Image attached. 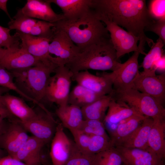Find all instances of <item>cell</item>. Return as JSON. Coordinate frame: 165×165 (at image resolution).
<instances>
[{"label":"cell","instance_id":"obj_1","mask_svg":"<svg viewBox=\"0 0 165 165\" xmlns=\"http://www.w3.org/2000/svg\"><path fill=\"white\" fill-rule=\"evenodd\" d=\"M91 9L95 14L111 20L125 28L129 33L140 38L139 48L144 51L147 43H154L145 33L155 20L144 0H92Z\"/></svg>","mask_w":165,"mask_h":165},{"label":"cell","instance_id":"obj_2","mask_svg":"<svg viewBox=\"0 0 165 165\" xmlns=\"http://www.w3.org/2000/svg\"><path fill=\"white\" fill-rule=\"evenodd\" d=\"M118 59L110 38L87 46L65 66L73 73L89 69L113 72L122 65Z\"/></svg>","mask_w":165,"mask_h":165},{"label":"cell","instance_id":"obj_3","mask_svg":"<svg viewBox=\"0 0 165 165\" xmlns=\"http://www.w3.org/2000/svg\"><path fill=\"white\" fill-rule=\"evenodd\" d=\"M58 66L50 60H39L33 66L10 72L18 89L39 105L45 101L48 81Z\"/></svg>","mask_w":165,"mask_h":165},{"label":"cell","instance_id":"obj_4","mask_svg":"<svg viewBox=\"0 0 165 165\" xmlns=\"http://www.w3.org/2000/svg\"><path fill=\"white\" fill-rule=\"evenodd\" d=\"M54 23V27L65 32L81 51L90 45L110 38L105 26L91 9L88 13L76 20L64 19Z\"/></svg>","mask_w":165,"mask_h":165},{"label":"cell","instance_id":"obj_5","mask_svg":"<svg viewBox=\"0 0 165 165\" xmlns=\"http://www.w3.org/2000/svg\"><path fill=\"white\" fill-rule=\"evenodd\" d=\"M113 98L117 102L135 108L144 116L156 119L165 117V109L157 100L147 94L130 88L113 91Z\"/></svg>","mask_w":165,"mask_h":165},{"label":"cell","instance_id":"obj_6","mask_svg":"<svg viewBox=\"0 0 165 165\" xmlns=\"http://www.w3.org/2000/svg\"><path fill=\"white\" fill-rule=\"evenodd\" d=\"M50 77L46 87L45 101L58 106L68 105L73 73L64 65L58 66Z\"/></svg>","mask_w":165,"mask_h":165},{"label":"cell","instance_id":"obj_7","mask_svg":"<svg viewBox=\"0 0 165 165\" xmlns=\"http://www.w3.org/2000/svg\"><path fill=\"white\" fill-rule=\"evenodd\" d=\"M38 106V111L35 110L32 118L25 121H19L27 131L46 144L51 141L58 124L42 104Z\"/></svg>","mask_w":165,"mask_h":165},{"label":"cell","instance_id":"obj_8","mask_svg":"<svg viewBox=\"0 0 165 165\" xmlns=\"http://www.w3.org/2000/svg\"><path fill=\"white\" fill-rule=\"evenodd\" d=\"M97 18L105 24V27L110 33V38L116 51L118 59L121 56L132 52H137L145 55L138 45L140 38L123 29L112 21L102 16L96 15Z\"/></svg>","mask_w":165,"mask_h":165},{"label":"cell","instance_id":"obj_9","mask_svg":"<svg viewBox=\"0 0 165 165\" xmlns=\"http://www.w3.org/2000/svg\"><path fill=\"white\" fill-rule=\"evenodd\" d=\"M8 28L24 34L51 39L54 23L25 16L20 9L8 23Z\"/></svg>","mask_w":165,"mask_h":165},{"label":"cell","instance_id":"obj_10","mask_svg":"<svg viewBox=\"0 0 165 165\" xmlns=\"http://www.w3.org/2000/svg\"><path fill=\"white\" fill-rule=\"evenodd\" d=\"M140 53L134 52L118 70L111 73L105 72L112 81L113 91L131 88L133 82L139 72L138 58Z\"/></svg>","mask_w":165,"mask_h":165},{"label":"cell","instance_id":"obj_11","mask_svg":"<svg viewBox=\"0 0 165 165\" xmlns=\"http://www.w3.org/2000/svg\"><path fill=\"white\" fill-rule=\"evenodd\" d=\"M53 34L50 43L49 53L54 55L61 65L67 64L79 53L81 49L76 46L64 31L54 27Z\"/></svg>","mask_w":165,"mask_h":165},{"label":"cell","instance_id":"obj_12","mask_svg":"<svg viewBox=\"0 0 165 165\" xmlns=\"http://www.w3.org/2000/svg\"><path fill=\"white\" fill-rule=\"evenodd\" d=\"M131 88L152 97L163 105L165 98V73L148 75L139 72Z\"/></svg>","mask_w":165,"mask_h":165},{"label":"cell","instance_id":"obj_13","mask_svg":"<svg viewBox=\"0 0 165 165\" xmlns=\"http://www.w3.org/2000/svg\"><path fill=\"white\" fill-rule=\"evenodd\" d=\"M95 75L88 70L73 73L72 80L77 84L102 96L112 94V83L105 72Z\"/></svg>","mask_w":165,"mask_h":165},{"label":"cell","instance_id":"obj_14","mask_svg":"<svg viewBox=\"0 0 165 165\" xmlns=\"http://www.w3.org/2000/svg\"><path fill=\"white\" fill-rule=\"evenodd\" d=\"M11 123L0 138V143L13 157L22 147L29 137L26 130L18 119L10 120Z\"/></svg>","mask_w":165,"mask_h":165},{"label":"cell","instance_id":"obj_15","mask_svg":"<svg viewBox=\"0 0 165 165\" xmlns=\"http://www.w3.org/2000/svg\"><path fill=\"white\" fill-rule=\"evenodd\" d=\"M63 128L61 123L58 124L51 141L50 155L53 165H64L74 144L67 136Z\"/></svg>","mask_w":165,"mask_h":165},{"label":"cell","instance_id":"obj_16","mask_svg":"<svg viewBox=\"0 0 165 165\" xmlns=\"http://www.w3.org/2000/svg\"><path fill=\"white\" fill-rule=\"evenodd\" d=\"M121 155L126 165H165L163 159L159 157L149 149L115 147Z\"/></svg>","mask_w":165,"mask_h":165},{"label":"cell","instance_id":"obj_17","mask_svg":"<svg viewBox=\"0 0 165 165\" xmlns=\"http://www.w3.org/2000/svg\"><path fill=\"white\" fill-rule=\"evenodd\" d=\"M141 116L143 115L134 108L118 102L113 98L103 123L106 131L110 135L122 121L134 116Z\"/></svg>","mask_w":165,"mask_h":165},{"label":"cell","instance_id":"obj_18","mask_svg":"<svg viewBox=\"0 0 165 165\" xmlns=\"http://www.w3.org/2000/svg\"><path fill=\"white\" fill-rule=\"evenodd\" d=\"M48 0H27L24 6L20 9L25 16L54 23L64 18L63 14L55 13Z\"/></svg>","mask_w":165,"mask_h":165},{"label":"cell","instance_id":"obj_19","mask_svg":"<svg viewBox=\"0 0 165 165\" xmlns=\"http://www.w3.org/2000/svg\"><path fill=\"white\" fill-rule=\"evenodd\" d=\"M39 59L20 47L6 49L0 66L9 72L35 65Z\"/></svg>","mask_w":165,"mask_h":165},{"label":"cell","instance_id":"obj_20","mask_svg":"<svg viewBox=\"0 0 165 165\" xmlns=\"http://www.w3.org/2000/svg\"><path fill=\"white\" fill-rule=\"evenodd\" d=\"M21 43L20 47L39 60H50L57 64L56 58L49 53V48L51 40L30 35L16 31Z\"/></svg>","mask_w":165,"mask_h":165},{"label":"cell","instance_id":"obj_21","mask_svg":"<svg viewBox=\"0 0 165 165\" xmlns=\"http://www.w3.org/2000/svg\"><path fill=\"white\" fill-rule=\"evenodd\" d=\"M46 144L33 136H29L13 157L27 165H41V152Z\"/></svg>","mask_w":165,"mask_h":165},{"label":"cell","instance_id":"obj_22","mask_svg":"<svg viewBox=\"0 0 165 165\" xmlns=\"http://www.w3.org/2000/svg\"><path fill=\"white\" fill-rule=\"evenodd\" d=\"M61 9L64 20H76L85 15L91 10L92 0H48Z\"/></svg>","mask_w":165,"mask_h":165},{"label":"cell","instance_id":"obj_23","mask_svg":"<svg viewBox=\"0 0 165 165\" xmlns=\"http://www.w3.org/2000/svg\"><path fill=\"white\" fill-rule=\"evenodd\" d=\"M1 99L3 104L10 113L20 122L29 120L36 114L35 110L19 97L7 93L2 96Z\"/></svg>","mask_w":165,"mask_h":165},{"label":"cell","instance_id":"obj_24","mask_svg":"<svg viewBox=\"0 0 165 165\" xmlns=\"http://www.w3.org/2000/svg\"><path fill=\"white\" fill-rule=\"evenodd\" d=\"M150 133L148 149L159 157L164 160L165 158V120L156 119Z\"/></svg>","mask_w":165,"mask_h":165},{"label":"cell","instance_id":"obj_25","mask_svg":"<svg viewBox=\"0 0 165 165\" xmlns=\"http://www.w3.org/2000/svg\"><path fill=\"white\" fill-rule=\"evenodd\" d=\"M146 116H135L120 122L110 135L111 142L115 147L121 146L139 127Z\"/></svg>","mask_w":165,"mask_h":165},{"label":"cell","instance_id":"obj_26","mask_svg":"<svg viewBox=\"0 0 165 165\" xmlns=\"http://www.w3.org/2000/svg\"><path fill=\"white\" fill-rule=\"evenodd\" d=\"M153 123V119L146 117L139 127L121 146L144 150L148 149V139Z\"/></svg>","mask_w":165,"mask_h":165},{"label":"cell","instance_id":"obj_27","mask_svg":"<svg viewBox=\"0 0 165 165\" xmlns=\"http://www.w3.org/2000/svg\"><path fill=\"white\" fill-rule=\"evenodd\" d=\"M55 114L63 127L69 130L78 129L83 120L81 108L73 105L59 106Z\"/></svg>","mask_w":165,"mask_h":165},{"label":"cell","instance_id":"obj_28","mask_svg":"<svg viewBox=\"0 0 165 165\" xmlns=\"http://www.w3.org/2000/svg\"><path fill=\"white\" fill-rule=\"evenodd\" d=\"M112 93L81 108L83 119L97 120L103 122L106 115L105 112L113 98Z\"/></svg>","mask_w":165,"mask_h":165},{"label":"cell","instance_id":"obj_29","mask_svg":"<svg viewBox=\"0 0 165 165\" xmlns=\"http://www.w3.org/2000/svg\"><path fill=\"white\" fill-rule=\"evenodd\" d=\"M104 96L96 94L77 84L70 92L68 103L81 108L94 102Z\"/></svg>","mask_w":165,"mask_h":165},{"label":"cell","instance_id":"obj_30","mask_svg":"<svg viewBox=\"0 0 165 165\" xmlns=\"http://www.w3.org/2000/svg\"><path fill=\"white\" fill-rule=\"evenodd\" d=\"M164 44L162 40L159 38L156 42L150 47V50L146 53L142 63V66L144 69L142 73L147 75L155 74L156 71L152 69V66L154 62L163 55V48Z\"/></svg>","mask_w":165,"mask_h":165},{"label":"cell","instance_id":"obj_31","mask_svg":"<svg viewBox=\"0 0 165 165\" xmlns=\"http://www.w3.org/2000/svg\"><path fill=\"white\" fill-rule=\"evenodd\" d=\"M121 156L114 147L95 155L93 165H122Z\"/></svg>","mask_w":165,"mask_h":165},{"label":"cell","instance_id":"obj_32","mask_svg":"<svg viewBox=\"0 0 165 165\" xmlns=\"http://www.w3.org/2000/svg\"><path fill=\"white\" fill-rule=\"evenodd\" d=\"M77 130L89 135L102 136L110 138L103 122L100 120L83 119Z\"/></svg>","mask_w":165,"mask_h":165},{"label":"cell","instance_id":"obj_33","mask_svg":"<svg viewBox=\"0 0 165 165\" xmlns=\"http://www.w3.org/2000/svg\"><path fill=\"white\" fill-rule=\"evenodd\" d=\"M95 155L81 150L74 142L71 154L64 165H93Z\"/></svg>","mask_w":165,"mask_h":165},{"label":"cell","instance_id":"obj_34","mask_svg":"<svg viewBox=\"0 0 165 165\" xmlns=\"http://www.w3.org/2000/svg\"><path fill=\"white\" fill-rule=\"evenodd\" d=\"M10 30L8 28L0 25V47L6 49L20 47V39L15 33L10 34Z\"/></svg>","mask_w":165,"mask_h":165},{"label":"cell","instance_id":"obj_35","mask_svg":"<svg viewBox=\"0 0 165 165\" xmlns=\"http://www.w3.org/2000/svg\"><path fill=\"white\" fill-rule=\"evenodd\" d=\"M149 6L150 13L155 20L165 17V0H151Z\"/></svg>","mask_w":165,"mask_h":165},{"label":"cell","instance_id":"obj_36","mask_svg":"<svg viewBox=\"0 0 165 165\" xmlns=\"http://www.w3.org/2000/svg\"><path fill=\"white\" fill-rule=\"evenodd\" d=\"M152 31L159 36L165 43V17L154 20L147 28L146 31Z\"/></svg>","mask_w":165,"mask_h":165},{"label":"cell","instance_id":"obj_37","mask_svg":"<svg viewBox=\"0 0 165 165\" xmlns=\"http://www.w3.org/2000/svg\"><path fill=\"white\" fill-rule=\"evenodd\" d=\"M0 165H27L9 155L0 157Z\"/></svg>","mask_w":165,"mask_h":165},{"label":"cell","instance_id":"obj_38","mask_svg":"<svg viewBox=\"0 0 165 165\" xmlns=\"http://www.w3.org/2000/svg\"><path fill=\"white\" fill-rule=\"evenodd\" d=\"M152 69L156 71L158 70L163 73L165 72V57L164 55H163L160 58L154 62Z\"/></svg>","mask_w":165,"mask_h":165},{"label":"cell","instance_id":"obj_39","mask_svg":"<svg viewBox=\"0 0 165 165\" xmlns=\"http://www.w3.org/2000/svg\"><path fill=\"white\" fill-rule=\"evenodd\" d=\"M6 118L10 120L17 119L10 113L4 105L0 103V121H3Z\"/></svg>","mask_w":165,"mask_h":165},{"label":"cell","instance_id":"obj_40","mask_svg":"<svg viewBox=\"0 0 165 165\" xmlns=\"http://www.w3.org/2000/svg\"><path fill=\"white\" fill-rule=\"evenodd\" d=\"M8 1V0H0V9L6 14L10 20L12 18L10 17L7 7V4Z\"/></svg>","mask_w":165,"mask_h":165},{"label":"cell","instance_id":"obj_41","mask_svg":"<svg viewBox=\"0 0 165 165\" xmlns=\"http://www.w3.org/2000/svg\"><path fill=\"white\" fill-rule=\"evenodd\" d=\"M6 127L3 121H0V138L4 132Z\"/></svg>","mask_w":165,"mask_h":165},{"label":"cell","instance_id":"obj_42","mask_svg":"<svg viewBox=\"0 0 165 165\" xmlns=\"http://www.w3.org/2000/svg\"><path fill=\"white\" fill-rule=\"evenodd\" d=\"M10 90L6 88L0 86V97L4 94L9 93Z\"/></svg>","mask_w":165,"mask_h":165},{"label":"cell","instance_id":"obj_43","mask_svg":"<svg viewBox=\"0 0 165 165\" xmlns=\"http://www.w3.org/2000/svg\"><path fill=\"white\" fill-rule=\"evenodd\" d=\"M6 49L0 47V61L4 55L6 51Z\"/></svg>","mask_w":165,"mask_h":165},{"label":"cell","instance_id":"obj_44","mask_svg":"<svg viewBox=\"0 0 165 165\" xmlns=\"http://www.w3.org/2000/svg\"><path fill=\"white\" fill-rule=\"evenodd\" d=\"M0 155H1V153H0V157H1L0 156Z\"/></svg>","mask_w":165,"mask_h":165},{"label":"cell","instance_id":"obj_45","mask_svg":"<svg viewBox=\"0 0 165 165\" xmlns=\"http://www.w3.org/2000/svg\"><path fill=\"white\" fill-rule=\"evenodd\" d=\"M124 165H125V164H124Z\"/></svg>","mask_w":165,"mask_h":165}]
</instances>
